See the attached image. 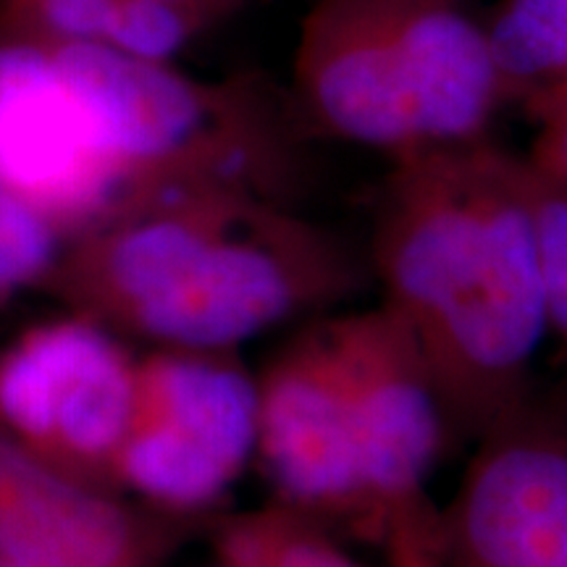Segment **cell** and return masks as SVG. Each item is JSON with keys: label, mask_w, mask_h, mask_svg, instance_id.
I'll return each instance as SVG.
<instances>
[{"label": "cell", "mask_w": 567, "mask_h": 567, "mask_svg": "<svg viewBox=\"0 0 567 567\" xmlns=\"http://www.w3.org/2000/svg\"><path fill=\"white\" fill-rule=\"evenodd\" d=\"M368 268L421 352L450 442L473 446L534 400L549 323L526 155L486 137L392 158Z\"/></svg>", "instance_id": "obj_1"}, {"label": "cell", "mask_w": 567, "mask_h": 567, "mask_svg": "<svg viewBox=\"0 0 567 567\" xmlns=\"http://www.w3.org/2000/svg\"><path fill=\"white\" fill-rule=\"evenodd\" d=\"M258 457L276 505L384 542L394 567L434 555L429 478L450 444L413 339L384 305L318 316L258 375Z\"/></svg>", "instance_id": "obj_2"}, {"label": "cell", "mask_w": 567, "mask_h": 567, "mask_svg": "<svg viewBox=\"0 0 567 567\" xmlns=\"http://www.w3.org/2000/svg\"><path fill=\"white\" fill-rule=\"evenodd\" d=\"M51 279L74 313L176 350L234 352L371 279L334 234L271 197L210 189L71 239Z\"/></svg>", "instance_id": "obj_3"}, {"label": "cell", "mask_w": 567, "mask_h": 567, "mask_svg": "<svg viewBox=\"0 0 567 567\" xmlns=\"http://www.w3.org/2000/svg\"><path fill=\"white\" fill-rule=\"evenodd\" d=\"M292 82L310 126L389 158L486 140L509 103L486 24L460 0H316Z\"/></svg>", "instance_id": "obj_4"}, {"label": "cell", "mask_w": 567, "mask_h": 567, "mask_svg": "<svg viewBox=\"0 0 567 567\" xmlns=\"http://www.w3.org/2000/svg\"><path fill=\"white\" fill-rule=\"evenodd\" d=\"M59 45L118 163L122 213L210 189L287 203L284 195L295 174L292 142L250 84L197 80L172 61L109 48Z\"/></svg>", "instance_id": "obj_5"}, {"label": "cell", "mask_w": 567, "mask_h": 567, "mask_svg": "<svg viewBox=\"0 0 567 567\" xmlns=\"http://www.w3.org/2000/svg\"><path fill=\"white\" fill-rule=\"evenodd\" d=\"M258 375L234 352L163 347L137 363L111 486L176 513L216 507L258 455Z\"/></svg>", "instance_id": "obj_6"}, {"label": "cell", "mask_w": 567, "mask_h": 567, "mask_svg": "<svg viewBox=\"0 0 567 567\" xmlns=\"http://www.w3.org/2000/svg\"><path fill=\"white\" fill-rule=\"evenodd\" d=\"M137 363L113 329L82 313L30 326L0 350V434L82 484L111 486Z\"/></svg>", "instance_id": "obj_7"}, {"label": "cell", "mask_w": 567, "mask_h": 567, "mask_svg": "<svg viewBox=\"0 0 567 567\" xmlns=\"http://www.w3.org/2000/svg\"><path fill=\"white\" fill-rule=\"evenodd\" d=\"M0 189L69 239L124 208L109 137L59 42L0 32Z\"/></svg>", "instance_id": "obj_8"}, {"label": "cell", "mask_w": 567, "mask_h": 567, "mask_svg": "<svg viewBox=\"0 0 567 567\" xmlns=\"http://www.w3.org/2000/svg\"><path fill=\"white\" fill-rule=\"evenodd\" d=\"M436 567H567V405L536 396L473 444L434 528Z\"/></svg>", "instance_id": "obj_9"}, {"label": "cell", "mask_w": 567, "mask_h": 567, "mask_svg": "<svg viewBox=\"0 0 567 567\" xmlns=\"http://www.w3.org/2000/svg\"><path fill=\"white\" fill-rule=\"evenodd\" d=\"M140 528L103 488L0 434V567H142Z\"/></svg>", "instance_id": "obj_10"}, {"label": "cell", "mask_w": 567, "mask_h": 567, "mask_svg": "<svg viewBox=\"0 0 567 567\" xmlns=\"http://www.w3.org/2000/svg\"><path fill=\"white\" fill-rule=\"evenodd\" d=\"M243 0H0V32L172 61Z\"/></svg>", "instance_id": "obj_11"}, {"label": "cell", "mask_w": 567, "mask_h": 567, "mask_svg": "<svg viewBox=\"0 0 567 567\" xmlns=\"http://www.w3.org/2000/svg\"><path fill=\"white\" fill-rule=\"evenodd\" d=\"M486 30L509 101L567 80V0H502Z\"/></svg>", "instance_id": "obj_12"}, {"label": "cell", "mask_w": 567, "mask_h": 567, "mask_svg": "<svg viewBox=\"0 0 567 567\" xmlns=\"http://www.w3.org/2000/svg\"><path fill=\"white\" fill-rule=\"evenodd\" d=\"M216 551L224 567H365L323 526L279 505L224 520Z\"/></svg>", "instance_id": "obj_13"}, {"label": "cell", "mask_w": 567, "mask_h": 567, "mask_svg": "<svg viewBox=\"0 0 567 567\" xmlns=\"http://www.w3.org/2000/svg\"><path fill=\"white\" fill-rule=\"evenodd\" d=\"M69 239L45 213L0 189V305L51 279Z\"/></svg>", "instance_id": "obj_14"}, {"label": "cell", "mask_w": 567, "mask_h": 567, "mask_svg": "<svg viewBox=\"0 0 567 567\" xmlns=\"http://www.w3.org/2000/svg\"><path fill=\"white\" fill-rule=\"evenodd\" d=\"M526 163L549 337L559 344L567 365V182L542 172L528 158Z\"/></svg>", "instance_id": "obj_15"}, {"label": "cell", "mask_w": 567, "mask_h": 567, "mask_svg": "<svg viewBox=\"0 0 567 567\" xmlns=\"http://www.w3.org/2000/svg\"><path fill=\"white\" fill-rule=\"evenodd\" d=\"M526 105L536 118V137L526 158L542 172L567 182V80L536 92Z\"/></svg>", "instance_id": "obj_16"}]
</instances>
